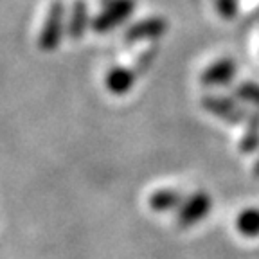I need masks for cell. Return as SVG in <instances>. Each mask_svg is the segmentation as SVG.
Listing matches in <instances>:
<instances>
[{"label":"cell","instance_id":"cell-1","mask_svg":"<svg viewBox=\"0 0 259 259\" xmlns=\"http://www.w3.org/2000/svg\"><path fill=\"white\" fill-rule=\"evenodd\" d=\"M103 11L92 18L90 29L97 34H106L124 24L135 11V0H99Z\"/></svg>","mask_w":259,"mask_h":259},{"label":"cell","instance_id":"cell-5","mask_svg":"<svg viewBox=\"0 0 259 259\" xmlns=\"http://www.w3.org/2000/svg\"><path fill=\"white\" fill-rule=\"evenodd\" d=\"M167 29L166 18L162 16H150L144 20L137 22V24L130 25L124 31V41L126 44H137V41L146 40H157L160 38Z\"/></svg>","mask_w":259,"mask_h":259},{"label":"cell","instance_id":"cell-12","mask_svg":"<svg viewBox=\"0 0 259 259\" xmlns=\"http://www.w3.org/2000/svg\"><path fill=\"white\" fill-rule=\"evenodd\" d=\"M232 97H234L236 101L247 103V105H252L254 108H259V85L257 83H252V81L239 83L232 90Z\"/></svg>","mask_w":259,"mask_h":259},{"label":"cell","instance_id":"cell-15","mask_svg":"<svg viewBox=\"0 0 259 259\" xmlns=\"http://www.w3.org/2000/svg\"><path fill=\"white\" fill-rule=\"evenodd\" d=\"M254 175L259 178V158H257V162H255V166H254Z\"/></svg>","mask_w":259,"mask_h":259},{"label":"cell","instance_id":"cell-4","mask_svg":"<svg viewBox=\"0 0 259 259\" xmlns=\"http://www.w3.org/2000/svg\"><path fill=\"white\" fill-rule=\"evenodd\" d=\"M210 207H212V200L207 193L200 191V193L191 194L189 198L184 200L180 209L177 210V225L180 229L196 225L209 214Z\"/></svg>","mask_w":259,"mask_h":259},{"label":"cell","instance_id":"cell-7","mask_svg":"<svg viewBox=\"0 0 259 259\" xmlns=\"http://www.w3.org/2000/svg\"><path fill=\"white\" fill-rule=\"evenodd\" d=\"M92 24L89 16V6L85 0H74L70 6V15L67 18V36L72 40H81L87 29Z\"/></svg>","mask_w":259,"mask_h":259},{"label":"cell","instance_id":"cell-9","mask_svg":"<svg viewBox=\"0 0 259 259\" xmlns=\"http://www.w3.org/2000/svg\"><path fill=\"white\" fill-rule=\"evenodd\" d=\"M184 196L177 189H158L150 196V207L155 212H167V210L180 209Z\"/></svg>","mask_w":259,"mask_h":259},{"label":"cell","instance_id":"cell-3","mask_svg":"<svg viewBox=\"0 0 259 259\" xmlns=\"http://www.w3.org/2000/svg\"><path fill=\"white\" fill-rule=\"evenodd\" d=\"M202 108L229 124H241L248 117L247 110L241 108L234 97L229 96H203Z\"/></svg>","mask_w":259,"mask_h":259},{"label":"cell","instance_id":"cell-6","mask_svg":"<svg viewBox=\"0 0 259 259\" xmlns=\"http://www.w3.org/2000/svg\"><path fill=\"white\" fill-rule=\"evenodd\" d=\"M236 61L231 58H222V60L210 63L200 76V83L207 89L210 87H225L229 83H232V79L236 77Z\"/></svg>","mask_w":259,"mask_h":259},{"label":"cell","instance_id":"cell-13","mask_svg":"<svg viewBox=\"0 0 259 259\" xmlns=\"http://www.w3.org/2000/svg\"><path fill=\"white\" fill-rule=\"evenodd\" d=\"M157 51L158 49L155 47H148V49H144L141 53V56L135 60V65H134V70L137 72V76L139 74H146L148 70H150V67L153 65V61H155V56H157Z\"/></svg>","mask_w":259,"mask_h":259},{"label":"cell","instance_id":"cell-8","mask_svg":"<svg viewBox=\"0 0 259 259\" xmlns=\"http://www.w3.org/2000/svg\"><path fill=\"white\" fill-rule=\"evenodd\" d=\"M135 79H137V72L134 69L112 67L105 77V85L108 89V92L115 94V96H124L126 92L132 90Z\"/></svg>","mask_w":259,"mask_h":259},{"label":"cell","instance_id":"cell-10","mask_svg":"<svg viewBox=\"0 0 259 259\" xmlns=\"http://www.w3.org/2000/svg\"><path fill=\"white\" fill-rule=\"evenodd\" d=\"M239 150L243 153H254L255 150H259V108L248 113L245 121V132L239 141Z\"/></svg>","mask_w":259,"mask_h":259},{"label":"cell","instance_id":"cell-11","mask_svg":"<svg viewBox=\"0 0 259 259\" xmlns=\"http://www.w3.org/2000/svg\"><path fill=\"white\" fill-rule=\"evenodd\" d=\"M236 227L241 236L245 238H255L259 236V209L257 207H248L241 210L236 220Z\"/></svg>","mask_w":259,"mask_h":259},{"label":"cell","instance_id":"cell-14","mask_svg":"<svg viewBox=\"0 0 259 259\" xmlns=\"http://www.w3.org/2000/svg\"><path fill=\"white\" fill-rule=\"evenodd\" d=\"M216 9L223 18H234L236 11H238V0H216Z\"/></svg>","mask_w":259,"mask_h":259},{"label":"cell","instance_id":"cell-2","mask_svg":"<svg viewBox=\"0 0 259 259\" xmlns=\"http://www.w3.org/2000/svg\"><path fill=\"white\" fill-rule=\"evenodd\" d=\"M63 34H67V16H65V6L60 0H54L49 8L47 18L44 22L40 36H38V47L45 53H51L58 49Z\"/></svg>","mask_w":259,"mask_h":259}]
</instances>
